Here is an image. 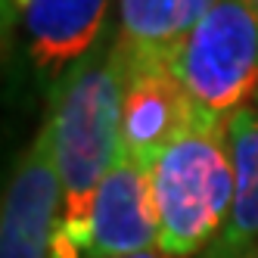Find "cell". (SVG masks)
Wrapping results in <instances>:
<instances>
[{
  "label": "cell",
  "instance_id": "1",
  "mask_svg": "<svg viewBox=\"0 0 258 258\" xmlns=\"http://www.w3.org/2000/svg\"><path fill=\"white\" fill-rule=\"evenodd\" d=\"M121 106L124 66L112 31V38L106 34L87 56L72 62L59 75L47 115L66 193L62 227L75 239L81 255L90 249L94 196L121 150Z\"/></svg>",
  "mask_w": 258,
  "mask_h": 258
},
{
  "label": "cell",
  "instance_id": "2",
  "mask_svg": "<svg viewBox=\"0 0 258 258\" xmlns=\"http://www.w3.org/2000/svg\"><path fill=\"white\" fill-rule=\"evenodd\" d=\"M227 121V115L193 106L153 162L159 252L168 258H199L227 224L236 187Z\"/></svg>",
  "mask_w": 258,
  "mask_h": 258
},
{
  "label": "cell",
  "instance_id": "3",
  "mask_svg": "<svg viewBox=\"0 0 258 258\" xmlns=\"http://www.w3.org/2000/svg\"><path fill=\"white\" fill-rule=\"evenodd\" d=\"M171 72L196 106L230 118L258 94V19L243 0H218L177 50Z\"/></svg>",
  "mask_w": 258,
  "mask_h": 258
},
{
  "label": "cell",
  "instance_id": "4",
  "mask_svg": "<svg viewBox=\"0 0 258 258\" xmlns=\"http://www.w3.org/2000/svg\"><path fill=\"white\" fill-rule=\"evenodd\" d=\"M159 249L153 162L121 143L112 168L100 180L90 209V249L84 258H131Z\"/></svg>",
  "mask_w": 258,
  "mask_h": 258
},
{
  "label": "cell",
  "instance_id": "5",
  "mask_svg": "<svg viewBox=\"0 0 258 258\" xmlns=\"http://www.w3.org/2000/svg\"><path fill=\"white\" fill-rule=\"evenodd\" d=\"M59 199H66V193L56 168L53 131L44 121L38 137L19 156L7 183L0 258H50V239L59 221Z\"/></svg>",
  "mask_w": 258,
  "mask_h": 258
},
{
  "label": "cell",
  "instance_id": "6",
  "mask_svg": "<svg viewBox=\"0 0 258 258\" xmlns=\"http://www.w3.org/2000/svg\"><path fill=\"white\" fill-rule=\"evenodd\" d=\"M109 7L112 0H31L22 19L31 66L41 75H62L87 56L109 34Z\"/></svg>",
  "mask_w": 258,
  "mask_h": 258
},
{
  "label": "cell",
  "instance_id": "7",
  "mask_svg": "<svg viewBox=\"0 0 258 258\" xmlns=\"http://www.w3.org/2000/svg\"><path fill=\"white\" fill-rule=\"evenodd\" d=\"M218 0H115V44L124 72L165 66Z\"/></svg>",
  "mask_w": 258,
  "mask_h": 258
},
{
  "label": "cell",
  "instance_id": "8",
  "mask_svg": "<svg viewBox=\"0 0 258 258\" xmlns=\"http://www.w3.org/2000/svg\"><path fill=\"white\" fill-rule=\"evenodd\" d=\"M193 106L196 103L180 87L171 69L146 66L124 72L121 143L134 156L156 162V156L190 118Z\"/></svg>",
  "mask_w": 258,
  "mask_h": 258
},
{
  "label": "cell",
  "instance_id": "9",
  "mask_svg": "<svg viewBox=\"0 0 258 258\" xmlns=\"http://www.w3.org/2000/svg\"><path fill=\"white\" fill-rule=\"evenodd\" d=\"M233 159V206L224 230L199 258H243L258 246V106L236 109L227 121Z\"/></svg>",
  "mask_w": 258,
  "mask_h": 258
},
{
  "label": "cell",
  "instance_id": "10",
  "mask_svg": "<svg viewBox=\"0 0 258 258\" xmlns=\"http://www.w3.org/2000/svg\"><path fill=\"white\" fill-rule=\"evenodd\" d=\"M31 0H0V13H4V34H10L13 25H19L28 13Z\"/></svg>",
  "mask_w": 258,
  "mask_h": 258
},
{
  "label": "cell",
  "instance_id": "11",
  "mask_svg": "<svg viewBox=\"0 0 258 258\" xmlns=\"http://www.w3.org/2000/svg\"><path fill=\"white\" fill-rule=\"evenodd\" d=\"M131 258H168V255H162V252H140V255H131Z\"/></svg>",
  "mask_w": 258,
  "mask_h": 258
},
{
  "label": "cell",
  "instance_id": "12",
  "mask_svg": "<svg viewBox=\"0 0 258 258\" xmlns=\"http://www.w3.org/2000/svg\"><path fill=\"white\" fill-rule=\"evenodd\" d=\"M243 4L249 7V13H252V16H255V19H258V0H243Z\"/></svg>",
  "mask_w": 258,
  "mask_h": 258
},
{
  "label": "cell",
  "instance_id": "13",
  "mask_svg": "<svg viewBox=\"0 0 258 258\" xmlns=\"http://www.w3.org/2000/svg\"><path fill=\"white\" fill-rule=\"evenodd\" d=\"M243 258H258V246H255V249H252V252H246V255H243Z\"/></svg>",
  "mask_w": 258,
  "mask_h": 258
},
{
  "label": "cell",
  "instance_id": "14",
  "mask_svg": "<svg viewBox=\"0 0 258 258\" xmlns=\"http://www.w3.org/2000/svg\"><path fill=\"white\" fill-rule=\"evenodd\" d=\"M255 106H258V94H255Z\"/></svg>",
  "mask_w": 258,
  "mask_h": 258
}]
</instances>
